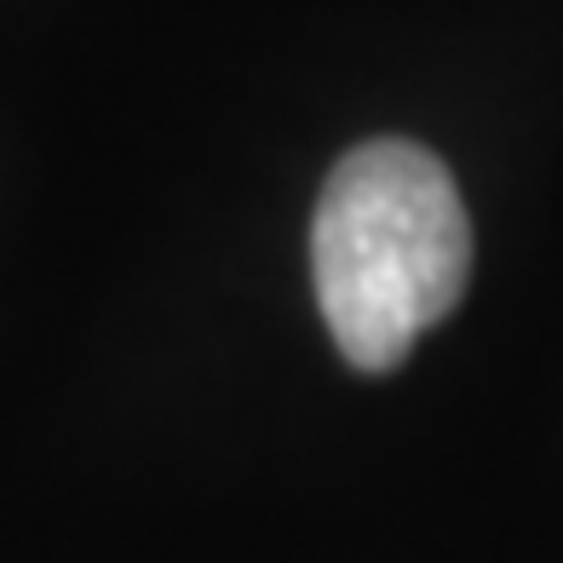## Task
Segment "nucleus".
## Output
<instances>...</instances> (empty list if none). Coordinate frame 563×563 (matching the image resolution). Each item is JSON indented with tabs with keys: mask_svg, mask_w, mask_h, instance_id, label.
<instances>
[{
	"mask_svg": "<svg viewBox=\"0 0 563 563\" xmlns=\"http://www.w3.org/2000/svg\"><path fill=\"white\" fill-rule=\"evenodd\" d=\"M311 276L345 363L397 368L472 276V219L454 173L408 139L345 150L311 219Z\"/></svg>",
	"mask_w": 563,
	"mask_h": 563,
	"instance_id": "1",
	"label": "nucleus"
}]
</instances>
